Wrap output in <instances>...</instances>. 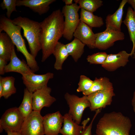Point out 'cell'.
<instances>
[{
	"label": "cell",
	"instance_id": "1",
	"mask_svg": "<svg viewBox=\"0 0 135 135\" xmlns=\"http://www.w3.org/2000/svg\"><path fill=\"white\" fill-rule=\"evenodd\" d=\"M40 22L41 61L43 62L52 54L56 44L63 36L64 17L62 11L58 9L53 11Z\"/></svg>",
	"mask_w": 135,
	"mask_h": 135
},
{
	"label": "cell",
	"instance_id": "2",
	"mask_svg": "<svg viewBox=\"0 0 135 135\" xmlns=\"http://www.w3.org/2000/svg\"><path fill=\"white\" fill-rule=\"evenodd\" d=\"M132 124L130 118L120 112L105 114L96 125L97 135H130Z\"/></svg>",
	"mask_w": 135,
	"mask_h": 135
},
{
	"label": "cell",
	"instance_id": "3",
	"mask_svg": "<svg viewBox=\"0 0 135 135\" xmlns=\"http://www.w3.org/2000/svg\"><path fill=\"white\" fill-rule=\"evenodd\" d=\"M22 28L14 24L12 20L4 15L0 18V33L4 31L10 37L18 52H20L25 57L27 63L32 70L35 72L39 70V68L34 58L28 51L25 42L21 34Z\"/></svg>",
	"mask_w": 135,
	"mask_h": 135
},
{
	"label": "cell",
	"instance_id": "4",
	"mask_svg": "<svg viewBox=\"0 0 135 135\" xmlns=\"http://www.w3.org/2000/svg\"><path fill=\"white\" fill-rule=\"evenodd\" d=\"M15 25L20 26L23 36L27 40L30 54L35 58L42 50L40 42V22L26 17L19 16L12 20Z\"/></svg>",
	"mask_w": 135,
	"mask_h": 135
},
{
	"label": "cell",
	"instance_id": "5",
	"mask_svg": "<svg viewBox=\"0 0 135 135\" xmlns=\"http://www.w3.org/2000/svg\"><path fill=\"white\" fill-rule=\"evenodd\" d=\"M80 9L78 5L75 3L71 5H65L62 12L64 18L63 36L68 40H71L80 20L78 13Z\"/></svg>",
	"mask_w": 135,
	"mask_h": 135
},
{
	"label": "cell",
	"instance_id": "6",
	"mask_svg": "<svg viewBox=\"0 0 135 135\" xmlns=\"http://www.w3.org/2000/svg\"><path fill=\"white\" fill-rule=\"evenodd\" d=\"M64 98L69 107L68 113L74 122L80 124L84 110L90 106L88 96L84 95L80 97L66 92L64 94Z\"/></svg>",
	"mask_w": 135,
	"mask_h": 135
},
{
	"label": "cell",
	"instance_id": "7",
	"mask_svg": "<svg viewBox=\"0 0 135 135\" xmlns=\"http://www.w3.org/2000/svg\"><path fill=\"white\" fill-rule=\"evenodd\" d=\"M18 108L6 110L0 119V132L7 131L20 132L25 120Z\"/></svg>",
	"mask_w": 135,
	"mask_h": 135
},
{
	"label": "cell",
	"instance_id": "8",
	"mask_svg": "<svg viewBox=\"0 0 135 135\" xmlns=\"http://www.w3.org/2000/svg\"><path fill=\"white\" fill-rule=\"evenodd\" d=\"M22 135H44L43 116L33 111L24 120L20 131Z\"/></svg>",
	"mask_w": 135,
	"mask_h": 135
},
{
	"label": "cell",
	"instance_id": "9",
	"mask_svg": "<svg viewBox=\"0 0 135 135\" xmlns=\"http://www.w3.org/2000/svg\"><path fill=\"white\" fill-rule=\"evenodd\" d=\"M95 48L105 50L112 46L114 42L124 39V33L121 31L106 28L102 32L95 34Z\"/></svg>",
	"mask_w": 135,
	"mask_h": 135
},
{
	"label": "cell",
	"instance_id": "10",
	"mask_svg": "<svg viewBox=\"0 0 135 135\" xmlns=\"http://www.w3.org/2000/svg\"><path fill=\"white\" fill-rule=\"evenodd\" d=\"M54 74L48 72L42 74L32 72L22 76L23 82L29 91L33 93L38 90L47 86L49 80L52 78Z\"/></svg>",
	"mask_w": 135,
	"mask_h": 135
},
{
	"label": "cell",
	"instance_id": "11",
	"mask_svg": "<svg viewBox=\"0 0 135 135\" xmlns=\"http://www.w3.org/2000/svg\"><path fill=\"white\" fill-rule=\"evenodd\" d=\"M51 88L47 86L36 90L32 94L33 111L40 112L44 107H49L56 99L50 95Z\"/></svg>",
	"mask_w": 135,
	"mask_h": 135
},
{
	"label": "cell",
	"instance_id": "12",
	"mask_svg": "<svg viewBox=\"0 0 135 135\" xmlns=\"http://www.w3.org/2000/svg\"><path fill=\"white\" fill-rule=\"evenodd\" d=\"M115 95L114 90H105L97 91L88 96L90 103V110L96 111L110 105Z\"/></svg>",
	"mask_w": 135,
	"mask_h": 135
},
{
	"label": "cell",
	"instance_id": "13",
	"mask_svg": "<svg viewBox=\"0 0 135 135\" xmlns=\"http://www.w3.org/2000/svg\"><path fill=\"white\" fill-rule=\"evenodd\" d=\"M64 121L59 111L46 114L43 116L45 135H58Z\"/></svg>",
	"mask_w": 135,
	"mask_h": 135
},
{
	"label": "cell",
	"instance_id": "14",
	"mask_svg": "<svg viewBox=\"0 0 135 135\" xmlns=\"http://www.w3.org/2000/svg\"><path fill=\"white\" fill-rule=\"evenodd\" d=\"M130 53L122 50L116 54H108L106 59L102 66L109 72H113L118 68L125 66L129 62Z\"/></svg>",
	"mask_w": 135,
	"mask_h": 135
},
{
	"label": "cell",
	"instance_id": "15",
	"mask_svg": "<svg viewBox=\"0 0 135 135\" xmlns=\"http://www.w3.org/2000/svg\"><path fill=\"white\" fill-rule=\"evenodd\" d=\"M74 36L90 48H95L96 38L92 28L80 20L74 34Z\"/></svg>",
	"mask_w": 135,
	"mask_h": 135
},
{
	"label": "cell",
	"instance_id": "16",
	"mask_svg": "<svg viewBox=\"0 0 135 135\" xmlns=\"http://www.w3.org/2000/svg\"><path fill=\"white\" fill-rule=\"evenodd\" d=\"M63 118V125L60 132L62 135H81L84 128L90 120L88 118L83 121L82 125L80 126L73 120L68 113L64 114Z\"/></svg>",
	"mask_w": 135,
	"mask_h": 135
},
{
	"label": "cell",
	"instance_id": "17",
	"mask_svg": "<svg viewBox=\"0 0 135 135\" xmlns=\"http://www.w3.org/2000/svg\"><path fill=\"white\" fill-rule=\"evenodd\" d=\"M5 72H16L22 76L33 72L26 62L24 60H20L18 57L16 53L15 46L12 48L10 62L5 67Z\"/></svg>",
	"mask_w": 135,
	"mask_h": 135
},
{
	"label": "cell",
	"instance_id": "18",
	"mask_svg": "<svg viewBox=\"0 0 135 135\" xmlns=\"http://www.w3.org/2000/svg\"><path fill=\"white\" fill-rule=\"evenodd\" d=\"M56 0H17V6H24L41 16L47 13Z\"/></svg>",
	"mask_w": 135,
	"mask_h": 135
},
{
	"label": "cell",
	"instance_id": "19",
	"mask_svg": "<svg viewBox=\"0 0 135 135\" xmlns=\"http://www.w3.org/2000/svg\"><path fill=\"white\" fill-rule=\"evenodd\" d=\"M127 0H122L117 10L112 14H109L106 19V28L121 31V27L122 22L124 8Z\"/></svg>",
	"mask_w": 135,
	"mask_h": 135
},
{
	"label": "cell",
	"instance_id": "20",
	"mask_svg": "<svg viewBox=\"0 0 135 135\" xmlns=\"http://www.w3.org/2000/svg\"><path fill=\"white\" fill-rule=\"evenodd\" d=\"M122 22L126 26L133 46L131 56L135 58V13L130 7H128L124 20Z\"/></svg>",
	"mask_w": 135,
	"mask_h": 135
},
{
	"label": "cell",
	"instance_id": "21",
	"mask_svg": "<svg viewBox=\"0 0 135 135\" xmlns=\"http://www.w3.org/2000/svg\"><path fill=\"white\" fill-rule=\"evenodd\" d=\"M15 46L12 40L6 32L0 33V58L10 61L13 48Z\"/></svg>",
	"mask_w": 135,
	"mask_h": 135
},
{
	"label": "cell",
	"instance_id": "22",
	"mask_svg": "<svg viewBox=\"0 0 135 135\" xmlns=\"http://www.w3.org/2000/svg\"><path fill=\"white\" fill-rule=\"evenodd\" d=\"M52 54L55 58L54 68L57 70H62L64 62L69 56L65 44L58 42L54 48Z\"/></svg>",
	"mask_w": 135,
	"mask_h": 135
},
{
	"label": "cell",
	"instance_id": "23",
	"mask_svg": "<svg viewBox=\"0 0 135 135\" xmlns=\"http://www.w3.org/2000/svg\"><path fill=\"white\" fill-rule=\"evenodd\" d=\"M105 90H114L112 84L110 79L106 77L96 78L90 89L82 93L84 95L88 96L97 91Z\"/></svg>",
	"mask_w": 135,
	"mask_h": 135
},
{
	"label": "cell",
	"instance_id": "24",
	"mask_svg": "<svg viewBox=\"0 0 135 135\" xmlns=\"http://www.w3.org/2000/svg\"><path fill=\"white\" fill-rule=\"evenodd\" d=\"M65 45L69 56L72 57L75 62H77L84 53L86 45L74 38L72 41Z\"/></svg>",
	"mask_w": 135,
	"mask_h": 135
},
{
	"label": "cell",
	"instance_id": "25",
	"mask_svg": "<svg viewBox=\"0 0 135 135\" xmlns=\"http://www.w3.org/2000/svg\"><path fill=\"white\" fill-rule=\"evenodd\" d=\"M80 19L92 28H100L104 24L102 18L82 8L81 9Z\"/></svg>",
	"mask_w": 135,
	"mask_h": 135
},
{
	"label": "cell",
	"instance_id": "26",
	"mask_svg": "<svg viewBox=\"0 0 135 135\" xmlns=\"http://www.w3.org/2000/svg\"><path fill=\"white\" fill-rule=\"evenodd\" d=\"M32 94L26 88L24 89L22 102L18 108L19 110L25 119L33 111Z\"/></svg>",
	"mask_w": 135,
	"mask_h": 135
},
{
	"label": "cell",
	"instance_id": "27",
	"mask_svg": "<svg viewBox=\"0 0 135 135\" xmlns=\"http://www.w3.org/2000/svg\"><path fill=\"white\" fill-rule=\"evenodd\" d=\"M2 91L0 98L3 97L8 99L12 95L16 92V89L14 86L15 78L12 76L5 77L2 76Z\"/></svg>",
	"mask_w": 135,
	"mask_h": 135
},
{
	"label": "cell",
	"instance_id": "28",
	"mask_svg": "<svg viewBox=\"0 0 135 135\" xmlns=\"http://www.w3.org/2000/svg\"><path fill=\"white\" fill-rule=\"evenodd\" d=\"M74 3L78 4L80 8L93 12L103 5L101 0H74Z\"/></svg>",
	"mask_w": 135,
	"mask_h": 135
},
{
	"label": "cell",
	"instance_id": "29",
	"mask_svg": "<svg viewBox=\"0 0 135 135\" xmlns=\"http://www.w3.org/2000/svg\"><path fill=\"white\" fill-rule=\"evenodd\" d=\"M108 55L106 52H98L88 55L86 60L90 64L102 65L105 62Z\"/></svg>",
	"mask_w": 135,
	"mask_h": 135
},
{
	"label": "cell",
	"instance_id": "30",
	"mask_svg": "<svg viewBox=\"0 0 135 135\" xmlns=\"http://www.w3.org/2000/svg\"><path fill=\"white\" fill-rule=\"evenodd\" d=\"M93 81L84 75H81L78 83V87L76 89L78 92L82 93L89 90L92 86Z\"/></svg>",
	"mask_w": 135,
	"mask_h": 135
},
{
	"label": "cell",
	"instance_id": "31",
	"mask_svg": "<svg viewBox=\"0 0 135 135\" xmlns=\"http://www.w3.org/2000/svg\"><path fill=\"white\" fill-rule=\"evenodd\" d=\"M17 0H3L0 4L1 8L3 10L6 9L7 17L10 19L12 12H17L16 6Z\"/></svg>",
	"mask_w": 135,
	"mask_h": 135
},
{
	"label": "cell",
	"instance_id": "32",
	"mask_svg": "<svg viewBox=\"0 0 135 135\" xmlns=\"http://www.w3.org/2000/svg\"><path fill=\"white\" fill-rule=\"evenodd\" d=\"M102 108H100L96 111V113L90 123L88 126H86L83 129L81 135H92V129L94 121L98 115L101 112Z\"/></svg>",
	"mask_w": 135,
	"mask_h": 135
},
{
	"label": "cell",
	"instance_id": "33",
	"mask_svg": "<svg viewBox=\"0 0 135 135\" xmlns=\"http://www.w3.org/2000/svg\"><path fill=\"white\" fill-rule=\"evenodd\" d=\"M7 62L0 58V74L2 75L5 73V69L7 64Z\"/></svg>",
	"mask_w": 135,
	"mask_h": 135
},
{
	"label": "cell",
	"instance_id": "34",
	"mask_svg": "<svg viewBox=\"0 0 135 135\" xmlns=\"http://www.w3.org/2000/svg\"><path fill=\"white\" fill-rule=\"evenodd\" d=\"M127 3L131 5L132 8L135 13V0H127Z\"/></svg>",
	"mask_w": 135,
	"mask_h": 135
},
{
	"label": "cell",
	"instance_id": "35",
	"mask_svg": "<svg viewBox=\"0 0 135 135\" xmlns=\"http://www.w3.org/2000/svg\"><path fill=\"white\" fill-rule=\"evenodd\" d=\"M7 135H22L20 132L15 131H7Z\"/></svg>",
	"mask_w": 135,
	"mask_h": 135
},
{
	"label": "cell",
	"instance_id": "36",
	"mask_svg": "<svg viewBox=\"0 0 135 135\" xmlns=\"http://www.w3.org/2000/svg\"><path fill=\"white\" fill-rule=\"evenodd\" d=\"M132 104L134 112L135 113V91H134L132 101Z\"/></svg>",
	"mask_w": 135,
	"mask_h": 135
},
{
	"label": "cell",
	"instance_id": "37",
	"mask_svg": "<svg viewBox=\"0 0 135 135\" xmlns=\"http://www.w3.org/2000/svg\"><path fill=\"white\" fill-rule=\"evenodd\" d=\"M62 1L64 3L65 5L69 6L72 4L73 3L72 0H63Z\"/></svg>",
	"mask_w": 135,
	"mask_h": 135
},
{
	"label": "cell",
	"instance_id": "38",
	"mask_svg": "<svg viewBox=\"0 0 135 135\" xmlns=\"http://www.w3.org/2000/svg\"><path fill=\"white\" fill-rule=\"evenodd\" d=\"M2 76H0V98L2 91Z\"/></svg>",
	"mask_w": 135,
	"mask_h": 135
},
{
	"label": "cell",
	"instance_id": "39",
	"mask_svg": "<svg viewBox=\"0 0 135 135\" xmlns=\"http://www.w3.org/2000/svg\"><path fill=\"white\" fill-rule=\"evenodd\" d=\"M93 135H97L96 134H94Z\"/></svg>",
	"mask_w": 135,
	"mask_h": 135
}]
</instances>
